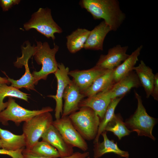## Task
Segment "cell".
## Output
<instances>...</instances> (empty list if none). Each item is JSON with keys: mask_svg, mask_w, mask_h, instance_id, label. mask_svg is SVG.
Returning <instances> with one entry per match:
<instances>
[{"mask_svg": "<svg viewBox=\"0 0 158 158\" xmlns=\"http://www.w3.org/2000/svg\"><path fill=\"white\" fill-rule=\"evenodd\" d=\"M27 150L37 156L50 158H61L56 148L49 143L43 140L38 142L30 150Z\"/></svg>", "mask_w": 158, "mask_h": 158, "instance_id": "cb8c5ba5", "label": "cell"}, {"mask_svg": "<svg viewBox=\"0 0 158 158\" xmlns=\"http://www.w3.org/2000/svg\"><path fill=\"white\" fill-rule=\"evenodd\" d=\"M58 69L54 73L57 82V88L55 95H49L47 97L53 98L56 102L55 109L56 119L60 118V114L63 112V96L64 92L67 86L71 82L68 73L69 69L66 67L62 63H58Z\"/></svg>", "mask_w": 158, "mask_h": 158, "instance_id": "30bf717a", "label": "cell"}, {"mask_svg": "<svg viewBox=\"0 0 158 158\" xmlns=\"http://www.w3.org/2000/svg\"><path fill=\"white\" fill-rule=\"evenodd\" d=\"M86 158H90V157L89 156L87 157Z\"/></svg>", "mask_w": 158, "mask_h": 158, "instance_id": "836d02e7", "label": "cell"}, {"mask_svg": "<svg viewBox=\"0 0 158 158\" xmlns=\"http://www.w3.org/2000/svg\"><path fill=\"white\" fill-rule=\"evenodd\" d=\"M0 140L1 148L7 150H16L24 148L26 146L25 137L23 133L16 135L0 128Z\"/></svg>", "mask_w": 158, "mask_h": 158, "instance_id": "ffe728a7", "label": "cell"}, {"mask_svg": "<svg viewBox=\"0 0 158 158\" xmlns=\"http://www.w3.org/2000/svg\"><path fill=\"white\" fill-rule=\"evenodd\" d=\"M22 153L24 158H50L35 156L27 150L25 148L23 149ZM89 156V153L88 152H85L81 153L78 152H74L72 155L69 157L60 158H86Z\"/></svg>", "mask_w": 158, "mask_h": 158, "instance_id": "83f0119b", "label": "cell"}, {"mask_svg": "<svg viewBox=\"0 0 158 158\" xmlns=\"http://www.w3.org/2000/svg\"><path fill=\"white\" fill-rule=\"evenodd\" d=\"M68 117L75 129L85 140H94L101 121L93 109L89 107H82Z\"/></svg>", "mask_w": 158, "mask_h": 158, "instance_id": "3957f363", "label": "cell"}, {"mask_svg": "<svg viewBox=\"0 0 158 158\" xmlns=\"http://www.w3.org/2000/svg\"><path fill=\"white\" fill-rule=\"evenodd\" d=\"M36 42L37 46L33 45V56L38 64L42 65V67L39 71H34L32 74L35 85H37L40 80H46L49 75L54 73L57 70L58 63L55 56L59 49L57 45L54 44V48L51 49L47 42L43 43L40 41Z\"/></svg>", "mask_w": 158, "mask_h": 158, "instance_id": "7a4b0ae2", "label": "cell"}, {"mask_svg": "<svg viewBox=\"0 0 158 158\" xmlns=\"http://www.w3.org/2000/svg\"><path fill=\"white\" fill-rule=\"evenodd\" d=\"M90 31L78 28L66 37V46L68 51L75 53L84 48Z\"/></svg>", "mask_w": 158, "mask_h": 158, "instance_id": "603a6c76", "label": "cell"}, {"mask_svg": "<svg viewBox=\"0 0 158 158\" xmlns=\"http://www.w3.org/2000/svg\"><path fill=\"white\" fill-rule=\"evenodd\" d=\"M154 99L157 101L158 100V73L154 74V81L152 91L151 94Z\"/></svg>", "mask_w": 158, "mask_h": 158, "instance_id": "4dcf8cb0", "label": "cell"}, {"mask_svg": "<svg viewBox=\"0 0 158 158\" xmlns=\"http://www.w3.org/2000/svg\"><path fill=\"white\" fill-rule=\"evenodd\" d=\"M107 70L95 66L87 70H75L69 71L68 75L73 78L72 80L81 92L89 87L97 77Z\"/></svg>", "mask_w": 158, "mask_h": 158, "instance_id": "9a60e30c", "label": "cell"}, {"mask_svg": "<svg viewBox=\"0 0 158 158\" xmlns=\"http://www.w3.org/2000/svg\"><path fill=\"white\" fill-rule=\"evenodd\" d=\"M28 95L16 88L8 86L6 84H0V112L4 110L7 106V102H3L6 97L18 98L28 102Z\"/></svg>", "mask_w": 158, "mask_h": 158, "instance_id": "484cf974", "label": "cell"}, {"mask_svg": "<svg viewBox=\"0 0 158 158\" xmlns=\"http://www.w3.org/2000/svg\"><path fill=\"white\" fill-rule=\"evenodd\" d=\"M53 118L49 112L41 113L25 122L23 134L25 139V149L30 150L38 142L46 130L52 125Z\"/></svg>", "mask_w": 158, "mask_h": 158, "instance_id": "5b68a950", "label": "cell"}, {"mask_svg": "<svg viewBox=\"0 0 158 158\" xmlns=\"http://www.w3.org/2000/svg\"><path fill=\"white\" fill-rule=\"evenodd\" d=\"M52 124L69 145L84 152L87 150L86 142L75 129L68 116L56 119Z\"/></svg>", "mask_w": 158, "mask_h": 158, "instance_id": "9c48e42d", "label": "cell"}, {"mask_svg": "<svg viewBox=\"0 0 158 158\" xmlns=\"http://www.w3.org/2000/svg\"><path fill=\"white\" fill-rule=\"evenodd\" d=\"M112 99L110 89L83 99L80 103L79 107L91 108L101 120Z\"/></svg>", "mask_w": 158, "mask_h": 158, "instance_id": "7c38bea8", "label": "cell"}, {"mask_svg": "<svg viewBox=\"0 0 158 158\" xmlns=\"http://www.w3.org/2000/svg\"><path fill=\"white\" fill-rule=\"evenodd\" d=\"M107 131L104 130L101 134L103 138L102 142L99 141L94 145L93 157L100 158L105 154L113 153L121 157L129 158V154L128 152L122 150L119 148L117 142L113 140H110L107 135Z\"/></svg>", "mask_w": 158, "mask_h": 158, "instance_id": "ac0fdd59", "label": "cell"}, {"mask_svg": "<svg viewBox=\"0 0 158 158\" xmlns=\"http://www.w3.org/2000/svg\"><path fill=\"white\" fill-rule=\"evenodd\" d=\"M113 70H107L97 77L89 87L81 93L88 97L110 89L114 84L113 75Z\"/></svg>", "mask_w": 158, "mask_h": 158, "instance_id": "d6986e66", "label": "cell"}, {"mask_svg": "<svg viewBox=\"0 0 158 158\" xmlns=\"http://www.w3.org/2000/svg\"><path fill=\"white\" fill-rule=\"evenodd\" d=\"M111 29L104 20L95 27L90 33L85 43L84 48L94 50H103L104 39Z\"/></svg>", "mask_w": 158, "mask_h": 158, "instance_id": "2e32d148", "label": "cell"}, {"mask_svg": "<svg viewBox=\"0 0 158 158\" xmlns=\"http://www.w3.org/2000/svg\"><path fill=\"white\" fill-rule=\"evenodd\" d=\"M26 30L34 28L48 38L55 39L54 34L62 32L61 28L52 18L51 9L40 8L32 15L30 20L24 25Z\"/></svg>", "mask_w": 158, "mask_h": 158, "instance_id": "8992f818", "label": "cell"}, {"mask_svg": "<svg viewBox=\"0 0 158 158\" xmlns=\"http://www.w3.org/2000/svg\"><path fill=\"white\" fill-rule=\"evenodd\" d=\"M79 4L94 19H103L111 31L117 30L126 18L117 0H82Z\"/></svg>", "mask_w": 158, "mask_h": 158, "instance_id": "6da1fadb", "label": "cell"}, {"mask_svg": "<svg viewBox=\"0 0 158 158\" xmlns=\"http://www.w3.org/2000/svg\"><path fill=\"white\" fill-rule=\"evenodd\" d=\"M104 130L112 132L119 140L123 137L129 135L131 132L126 127L120 114H115L107 125Z\"/></svg>", "mask_w": 158, "mask_h": 158, "instance_id": "d4e9b609", "label": "cell"}, {"mask_svg": "<svg viewBox=\"0 0 158 158\" xmlns=\"http://www.w3.org/2000/svg\"><path fill=\"white\" fill-rule=\"evenodd\" d=\"M19 0H0V6L3 11H8L13 6L18 4Z\"/></svg>", "mask_w": 158, "mask_h": 158, "instance_id": "f546056e", "label": "cell"}, {"mask_svg": "<svg viewBox=\"0 0 158 158\" xmlns=\"http://www.w3.org/2000/svg\"><path fill=\"white\" fill-rule=\"evenodd\" d=\"M123 97H118L112 99L106 110L104 117L101 120L99 126L97 135L94 139V144L99 141V138L104 131L107 124L115 116L114 111L117 105Z\"/></svg>", "mask_w": 158, "mask_h": 158, "instance_id": "4316f807", "label": "cell"}, {"mask_svg": "<svg viewBox=\"0 0 158 158\" xmlns=\"http://www.w3.org/2000/svg\"><path fill=\"white\" fill-rule=\"evenodd\" d=\"M135 94L138 102L137 108L134 114L126 119L125 124L131 132H135L139 136L148 137L155 140L152 131L156 123V119L147 113L141 96L135 91Z\"/></svg>", "mask_w": 158, "mask_h": 158, "instance_id": "277c9868", "label": "cell"}, {"mask_svg": "<svg viewBox=\"0 0 158 158\" xmlns=\"http://www.w3.org/2000/svg\"><path fill=\"white\" fill-rule=\"evenodd\" d=\"M10 83L8 81V78H3L0 76V84H9Z\"/></svg>", "mask_w": 158, "mask_h": 158, "instance_id": "1f68e13d", "label": "cell"}, {"mask_svg": "<svg viewBox=\"0 0 158 158\" xmlns=\"http://www.w3.org/2000/svg\"><path fill=\"white\" fill-rule=\"evenodd\" d=\"M26 44L25 47H22V56L17 58L16 61L14 63L15 66L18 68H21L23 66L25 67L24 75L19 79L17 80L8 77L7 78L12 87L18 89L25 88L28 90H35L33 78L28 66V60L34 54V47L33 45L31 46L28 41L26 42Z\"/></svg>", "mask_w": 158, "mask_h": 158, "instance_id": "ba28073f", "label": "cell"}, {"mask_svg": "<svg viewBox=\"0 0 158 158\" xmlns=\"http://www.w3.org/2000/svg\"><path fill=\"white\" fill-rule=\"evenodd\" d=\"M128 48V46L120 44L110 48L107 54L100 55L95 66L105 70L114 69L129 56L126 53Z\"/></svg>", "mask_w": 158, "mask_h": 158, "instance_id": "8fae6325", "label": "cell"}, {"mask_svg": "<svg viewBox=\"0 0 158 158\" xmlns=\"http://www.w3.org/2000/svg\"><path fill=\"white\" fill-rule=\"evenodd\" d=\"M6 109L0 112V122L5 126L8 125V121H11L18 126L22 122H25L41 113L53 111L50 107H43L38 110H31L23 108L9 97Z\"/></svg>", "mask_w": 158, "mask_h": 158, "instance_id": "52a82bcc", "label": "cell"}, {"mask_svg": "<svg viewBox=\"0 0 158 158\" xmlns=\"http://www.w3.org/2000/svg\"><path fill=\"white\" fill-rule=\"evenodd\" d=\"M24 148L16 150H9L0 148V154L7 155L12 158H24L22 153Z\"/></svg>", "mask_w": 158, "mask_h": 158, "instance_id": "f1b7e54d", "label": "cell"}, {"mask_svg": "<svg viewBox=\"0 0 158 158\" xmlns=\"http://www.w3.org/2000/svg\"><path fill=\"white\" fill-rule=\"evenodd\" d=\"M0 148H1V142L0 140Z\"/></svg>", "mask_w": 158, "mask_h": 158, "instance_id": "d6a6232c", "label": "cell"}, {"mask_svg": "<svg viewBox=\"0 0 158 158\" xmlns=\"http://www.w3.org/2000/svg\"><path fill=\"white\" fill-rule=\"evenodd\" d=\"M142 48V45L138 47L123 63L114 69L113 75L114 83L133 71Z\"/></svg>", "mask_w": 158, "mask_h": 158, "instance_id": "7402d4cb", "label": "cell"}, {"mask_svg": "<svg viewBox=\"0 0 158 158\" xmlns=\"http://www.w3.org/2000/svg\"><path fill=\"white\" fill-rule=\"evenodd\" d=\"M41 138L42 140L47 142L56 149L61 158L69 157L74 152L73 147L65 140L52 124L44 133Z\"/></svg>", "mask_w": 158, "mask_h": 158, "instance_id": "4fadbf2b", "label": "cell"}, {"mask_svg": "<svg viewBox=\"0 0 158 158\" xmlns=\"http://www.w3.org/2000/svg\"><path fill=\"white\" fill-rule=\"evenodd\" d=\"M85 97L72 80L66 87L63 94L64 102L61 117L68 116L78 111L80 102Z\"/></svg>", "mask_w": 158, "mask_h": 158, "instance_id": "5bb4252c", "label": "cell"}, {"mask_svg": "<svg viewBox=\"0 0 158 158\" xmlns=\"http://www.w3.org/2000/svg\"><path fill=\"white\" fill-rule=\"evenodd\" d=\"M141 86L136 74L133 70L114 83L110 89L111 99L124 97L132 88Z\"/></svg>", "mask_w": 158, "mask_h": 158, "instance_id": "e0dca14e", "label": "cell"}, {"mask_svg": "<svg viewBox=\"0 0 158 158\" xmlns=\"http://www.w3.org/2000/svg\"><path fill=\"white\" fill-rule=\"evenodd\" d=\"M136 73L146 94V97L151 95L154 81V74L152 70L147 66L143 61L141 60L139 65L133 68Z\"/></svg>", "mask_w": 158, "mask_h": 158, "instance_id": "44dd1931", "label": "cell"}]
</instances>
